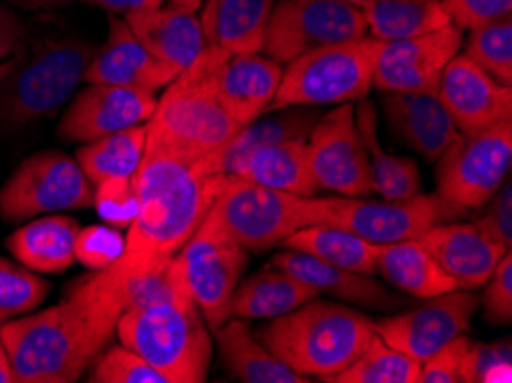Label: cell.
Returning a JSON list of instances; mask_svg holds the SVG:
<instances>
[{
    "label": "cell",
    "instance_id": "b9f144b4",
    "mask_svg": "<svg viewBox=\"0 0 512 383\" xmlns=\"http://www.w3.org/2000/svg\"><path fill=\"white\" fill-rule=\"evenodd\" d=\"M124 237L113 225H90L81 228L76 237V262H81L85 269H106L122 255Z\"/></svg>",
    "mask_w": 512,
    "mask_h": 383
},
{
    "label": "cell",
    "instance_id": "681fc988",
    "mask_svg": "<svg viewBox=\"0 0 512 383\" xmlns=\"http://www.w3.org/2000/svg\"><path fill=\"white\" fill-rule=\"evenodd\" d=\"M3 3L14 7V10L40 12V10H60V7L72 3V0H3Z\"/></svg>",
    "mask_w": 512,
    "mask_h": 383
},
{
    "label": "cell",
    "instance_id": "d6986e66",
    "mask_svg": "<svg viewBox=\"0 0 512 383\" xmlns=\"http://www.w3.org/2000/svg\"><path fill=\"white\" fill-rule=\"evenodd\" d=\"M180 74L152 56L138 37L131 33L127 21L118 14H108V37L102 49L95 51L83 83H106L120 88H134L157 95Z\"/></svg>",
    "mask_w": 512,
    "mask_h": 383
},
{
    "label": "cell",
    "instance_id": "e0dca14e",
    "mask_svg": "<svg viewBox=\"0 0 512 383\" xmlns=\"http://www.w3.org/2000/svg\"><path fill=\"white\" fill-rule=\"evenodd\" d=\"M437 97L453 117L460 134H480L512 122V88L480 69L464 53L448 62Z\"/></svg>",
    "mask_w": 512,
    "mask_h": 383
},
{
    "label": "cell",
    "instance_id": "7dc6e473",
    "mask_svg": "<svg viewBox=\"0 0 512 383\" xmlns=\"http://www.w3.org/2000/svg\"><path fill=\"white\" fill-rule=\"evenodd\" d=\"M26 37L28 30L23 26L19 14L14 12V7L5 5L3 0H0V62L10 58Z\"/></svg>",
    "mask_w": 512,
    "mask_h": 383
},
{
    "label": "cell",
    "instance_id": "cb8c5ba5",
    "mask_svg": "<svg viewBox=\"0 0 512 383\" xmlns=\"http://www.w3.org/2000/svg\"><path fill=\"white\" fill-rule=\"evenodd\" d=\"M382 104L395 136L423 159L437 161L460 136L446 106L430 92H384Z\"/></svg>",
    "mask_w": 512,
    "mask_h": 383
},
{
    "label": "cell",
    "instance_id": "f546056e",
    "mask_svg": "<svg viewBox=\"0 0 512 383\" xmlns=\"http://www.w3.org/2000/svg\"><path fill=\"white\" fill-rule=\"evenodd\" d=\"M354 117L368 156L370 191L379 193L384 200H407L421 193V175H418L416 163L384 150L382 140H379L375 104L366 97L359 99Z\"/></svg>",
    "mask_w": 512,
    "mask_h": 383
},
{
    "label": "cell",
    "instance_id": "bcb514c9",
    "mask_svg": "<svg viewBox=\"0 0 512 383\" xmlns=\"http://www.w3.org/2000/svg\"><path fill=\"white\" fill-rule=\"evenodd\" d=\"M444 3L460 30H471L483 23L512 17V0H444Z\"/></svg>",
    "mask_w": 512,
    "mask_h": 383
},
{
    "label": "cell",
    "instance_id": "2e32d148",
    "mask_svg": "<svg viewBox=\"0 0 512 383\" xmlns=\"http://www.w3.org/2000/svg\"><path fill=\"white\" fill-rule=\"evenodd\" d=\"M462 30L451 26L432 33L382 42L372 88L382 92H430L437 95L441 74L462 49Z\"/></svg>",
    "mask_w": 512,
    "mask_h": 383
},
{
    "label": "cell",
    "instance_id": "f6af8a7d",
    "mask_svg": "<svg viewBox=\"0 0 512 383\" xmlns=\"http://www.w3.org/2000/svg\"><path fill=\"white\" fill-rule=\"evenodd\" d=\"M476 223L487 237L499 241L501 246L512 250V179L506 177V182L499 186L490 200L483 207H478Z\"/></svg>",
    "mask_w": 512,
    "mask_h": 383
},
{
    "label": "cell",
    "instance_id": "d6a6232c",
    "mask_svg": "<svg viewBox=\"0 0 512 383\" xmlns=\"http://www.w3.org/2000/svg\"><path fill=\"white\" fill-rule=\"evenodd\" d=\"M281 246L301 250V253L313 255L317 260L363 273V276H375L377 273L379 246L370 244L359 234L336 228V225H306V228L292 232Z\"/></svg>",
    "mask_w": 512,
    "mask_h": 383
},
{
    "label": "cell",
    "instance_id": "ab89813d",
    "mask_svg": "<svg viewBox=\"0 0 512 383\" xmlns=\"http://www.w3.org/2000/svg\"><path fill=\"white\" fill-rule=\"evenodd\" d=\"M92 189H95V202H92V207L97 209L102 221L118 230H127L138 211L134 177L104 179V182L95 184Z\"/></svg>",
    "mask_w": 512,
    "mask_h": 383
},
{
    "label": "cell",
    "instance_id": "6da1fadb",
    "mask_svg": "<svg viewBox=\"0 0 512 383\" xmlns=\"http://www.w3.org/2000/svg\"><path fill=\"white\" fill-rule=\"evenodd\" d=\"M127 310L118 280L95 269L69 285L58 306L0 322L19 383H74L108 347Z\"/></svg>",
    "mask_w": 512,
    "mask_h": 383
},
{
    "label": "cell",
    "instance_id": "c3c4849f",
    "mask_svg": "<svg viewBox=\"0 0 512 383\" xmlns=\"http://www.w3.org/2000/svg\"><path fill=\"white\" fill-rule=\"evenodd\" d=\"M81 3L102 7L108 14H129L138 10H152V7L164 5V0H81Z\"/></svg>",
    "mask_w": 512,
    "mask_h": 383
},
{
    "label": "cell",
    "instance_id": "8992f818",
    "mask_svg": "<svg viewBox=\"0 0 512 383\" xmlns=\"http://www.w3.org/2000/svg\"><path fill=\"white\" fill-rule=\"evenodd\" d=\"M120 345L145 358L168 383H203L212 361V335L186 292L177 299L124 310L118 328Z\"/></svg>",
    "mask_w": 512,
    "mask_h": 383
},
{
    "label": "cell",
    "instance_id": "d590c367",
    "mask_svg": "<svg viewBox=\"0 0 512 383\" xmlns=\"http://www.w3.org/2000/svg\"><path fill=\"white\" fill-rule=\"evenodd\" d=\"M421 363L402 351L393 349L372 333V338L359 356L338 372L333 383H418Z\"/></svg>",
    "mask_w": 512,
    "mask_h": 383
},
{
    "label": "cell",
    "instance_id": "f907efd6",
    "mask_svg": "<svg viewBox=\"0 0 512 383\" xmlns=\"http://www.w3.org/2000/svg\"><path fill=\"white\" fill-rule=\"evenodd\" d=\"M0 383H19L17 374H14V370H12L10 356H7L3 340H0Z\"/></svg>",
    "mask_w": 512,
    "mask_h": 383
},
{
    "label": "cell",
    "instance_id": "ac0fdd59",
    "mask_svg": "<svg viewBox=\"0 0 512 383\" xmlns=\"http://www.w3.org/2000/svg\"><path fill=\"white\" fill-rule=\"evenodd\" d=\"M157 108L152 92L88 83L60 117L58 136L67 143H92L115 131L150 122Z\"/></svg>",
    "mask_w": 512,
    "mask_h": 383
},
{
    "label": "cell",
    "instance_id": "9c48e42d",
    "mask_svg": "<svg viewBox=\"0 0 512 383\" xmlns=\"http://www.w3.org/2000/svg\"><path fill=\"white\" fill-rule=\"evenodd\" d=\"M306 200L304 195L269 189L235 175H221L212 209L246 253H262L281 246L292 232L310 225Z\"/></svg>",
    "mask_w": 512,
    "mask_h": 383
},
{
    "label": "cell",
    "instance_id": "44dd1931",
    "mask_svg": "<svg viewBox=\"0 0 512 383\" xmlns=\"http://www.w3.org/2000/svg\"><path fill=\"white\" fill-rule=\"evenodd\" d=\"M416 239L430 250L439 267L462 289L483 287L494 273L496 264L501 262V257L510 253L499 241L487 237L476 223H439Z\"/></svg>",
    "mask_w": 512,
    "mask_h": 383
},
{
    "label": "cell",
    "instance_id": "603a6c76",
    "mask_svg": "<svg viewBox=\"0 0 512 383\" xmlns=\"http://www.w3.org/2000/svg\"><path fill=\"white\" fill-rule=\"evenodd\" d=\"M271 267L304 280L306 285L317 289V294H329L333 299L354 303V306L372 310H395L405 306V299L400 294H393L391 289L372 280V276L322 262L313 255L301 253V250L285 248L271 260Z\"/></svg>",
    "mask_w": 512,
    "mask_h": 383
},
{
    "label": "cell",
    "instance_id": "ffe728a7",
    "mask_svg": "<svg viewBox=\"0 0 512 383\" xmlns=\"http://www.w3.org/2000/svg\"><path fill=\"white\" fill-rule=\"evenodd\" d=\"M283 65L265 53L223 51L216 62L214 85L223 108L239 127L258 120L281 85Z\"/></svg>",
    "mask_w": 512,
    "mask_h": 383
},
{
    "label": "cell",
    "instance_id": "7a4b0ae2",
    "mask_svg": "<svg viewBox=\"0 0 512 383\" xmlns=\"http://www.w3.org/2000/svg\"><path fill=\"white\" fill-rule=\"evenodd\" d=\"M138 211L127 228L122 255L108 264L113 276L129 278L161 269L189 241L219 193L221 175H207L203 159H193L154 138L136 175Z\"/></svg>",
    "mask_w": 512,
    "mask_h": 383
},
{
    "label": "cell",
    "instance_id": "484cf974",
    "mask_svg": "<svg viewBox=\"0 0 512 383\" xmlns=\"http://www.w3.org/2000/svg\"><path fill=\"white\" fill-rule=\"evenodd\" d=\"M79 230L72 216H37L7 237V250L30 271L62 273L76 262Z\"/></svg>",
    "mask_w": 512,
    "mask_h": 383
},
{
    "label": "cell",
    "instance_id": "ba28073f",
    "mask_svg": "<svg viewBox=\"0 0 512 383\" xmlns=\"http://www.w3.org/2000/svg\"><path fill=\"white\" fill-rule=\"evenodd\" d=\"M306 202L310 225H336V228L359 234V237L377 246L416 239L432 225L457 221V218L467 214V209L453 205V202L441 198L439 193H418L407 200L382 202L347 198V195H336V198H315V195H310Z\"/></svg>",
    "mask_w": 512,
    "mask_h": 383
},
{
    "label": "cell",
    "instance_id": "7c38bea8",
    "mask_svg": "<svg viewBox=\"0 0 512 383\" xmlns=\"http://www.w3.org/2000/svg\"><path fill=\"white\" fill-rule=\"evenodd\" d=\"M366 35L363 12L345 0H278L271 7L262 53L290 65L310 51Z\"/></svg>",
    "mask_w": 512,
    "mask_h": 383
},
{
    "label": "cell",
    "instance_id": "5bb4252c",
    "mask_svg": "<svg viewBox=\"0 0 512 383\" xmlns=\"http://www.w3.org/2000/svg\"><path fill=\"white\" fill-rule=\"evenodd\" d=\"M308 161L320 189L347 198L370 193L368 156L356 127L352 101L338 104L315 122L306 138Z\"/></svg>",
    "mask_w": 512,
    "mask_h": 383
},
{
    "label": "cell",
    "instance_id": "4fadbf2b",
    "mask_svg": "<svg viewBox=\"0 0 512 383\" xmlns=\"http://www.w3.org/2000/svg\"><path fill=\"white\" fill-rule=\"evenodd\" d=\"M512 166V122L460 134L437 159V193L462 209L483 207Z\"/></svg>",
    "mask_w": 512,
    "mask_h": 383
},
{
    "label": "cell",
    "instance_id": "7bdbcfd3",
    "mask_svg": "<svg viewBox=\"0 0 512 383\" xmlns=\"http://www.w3.org/2000/svg\"><path fill=\"white\" fill-rule=\"evenodd\" d=\"M471 345L473 340L467 338V333L446 342L421 363L418 383H464V365H467Z\"/></svg>",
    "mask_w": 512,
    "mask_h": 383
},
{
    "label": "cell",
    "instance_id": "52a82bcc",
    "mask_svg": "<svg viewBox=\"0 0 512 383\" xmlns=\"http://www.w3.org/2000/svg\"><path fill=\"white\" fill-rule=\"evenodd\" d=\"M382 42L375 37H359L352 42L331 44L292 60L283 69L269 111L290 106H324L359 101L372 88L377 56Z\"/></svg>",
    "mask_w": 512,
    "mask_h": 383
},
{
    "label": "cell",
    "instance_id": "277c9868",
    "mask_svg": "<svg viewBox=\"0 0 512 383\" xmlns=\"http://www.w3.org/2000/svg\"><path fill=\"white\" fill-rule=\"evenodd\" d=\"M375 322L340 303L310 299L260 328L258 340L278 361L308 379L331 381L368 345Z\"/></svg>",
    "mask_w": 512,
    "mask_h": 383
},
{
    "label": "cell",
    "instance_id": "d4e9b609",
    "mask_svg": "<svg viewBox=\"0 0 512 383\" xmlns=\"http://www.w3.org/2000/svg\"><path fill=\"white\" fill-rule=\"evenodd\" d=\"M320 120L310 106H290L267 120H253L232 136L226 145L203 159L207 175H235L237 168L260 147L283 143V140H306L310 129Z\"/></svg>",
    "mask_w": 512,
    "mask_h": 383
},
{
    "label": "cell",
    "instance_id": "836d02e7",
    "mask_svg": "<svg viewBox=\"0 0 512 383\" xmlns=\"http://www.w3.org/2000/svg\"><path fill=\"white\" fill-rule=\"evenodd\" d=\"M361 12L370 37L379 42L425 35L453 23L444 0H382Z\"/></svg>",
    "mask_w": 512,
    "mask_h": 383
},
{
    "label": "cell",
    "instance_id": "1f68e13d",
    "mask_svg": "<svg viewBox=\"0 0 512 383\" xmlns=\"http://www.w3.org/2000/svg\"><path fill=\"white\" fill-rule=\"evenodd\" d=\"M235 177L304 198H310L320 189L310 170L306 140H283L260 147L237 168Z\"/></svg>",
    "mask_w": 512,
    "mask_h": 383
},
{
    "label": "cell",
    "instance_id": "f1b7e54d",
    "mask_svg": "<svg viewBox=\"0 0 512 383\" xmlns=\"http://www.w3.org/2000/svg\"><path fill=\"white\" fill-rule=\"evenodd\" d=\"M377 273H382L386 283L395 289L423 301L460 289L418 239L379 246Z\"/></svg>",
    "mask_w": 512,
    "mask_h": 383
},
{
    "label": "cell",
    "instance_id": "8fae6325",
    "mask_svg": "<svg viewBox=\"0 0 512 383\" xmlns=\"http://www.w3.org/2000/svg\"><path fill=\"white\" fill-rule=\"evenodd\" d=\"M95 202V189L74 156L40 152L28 156L0 189V216L7 223L88 209Z\"/></svg>",
    "mask_w": 512,
    "mask_h": 383
},
{
    "label": "cell",
    "instance_id": "60d3db41",
    "mask_svg": "<svg viewBox=\"0 0 512 383\" xmlns=\"http://www.w3.org/2000/svg\"><path fill=\"white\" fill-rule=\"evenodd\" d=\"M512 381V345L510 340H496L478 345L473 342L467 365H464V383H510Z\"/></svg>",
    "mask_w": 512,
    "mask_h": 383
},
{
    "label": "cell",
    "instance_id": "4dcf8cb0",
    "mask_svg": "<svg viewBox=\"0 0 512 383\" xmlns=\"http://www.w3.org/2000/svg\"><path fill=\"white\" fill-rule=\"evenodd\" d=\"M315 296H320L317 289L269 264L267 269L237 285L230 301V317L274 319L304 306Z\"/></svg>",
    "mask_w": 512,
    "mask_h": 383
},
{
    "label": "cell",
    "instance_id": "9a60e30c",
    "mask_svg": "<svg viewBox=\"0 0 512 383\" xmlns=\"http://www.w3.org/2000/svg\"><path fill=\"white\" fill-rule=\"evenodd\" d=\"M478 296L469 289L425 299L423 306L375 322V333L386 345L423 363L457 335L467 333L478 310Z\"/></svg>",
    "mask_w": 512,
    "mask_h": 383
},
{
    "label": "cell",
    "instance_id": "8d00e7d4",
    "mask_svg": "<svg viewBox=\"0 0 512 383\" xmlns=\"http://www.w3.org/2000/svg\"><path fill=\"white\" fill-rule=\"evenodd\" d=\"M464 56L503 85H512V17L471 28Z\"/></svg>",
    "mask_w": 512,
    "mask_h": 383
},
{
    "label": "cell",
    "instance_id": "3957f363",
    "mask_svg": "<svg viewBox=\"0 0 512 383\" xmlns=\"http://www.w3.org/2000/svg\"><path fill=\"white\" fill-rule=\"evenodd\" d=\"M95 46L72 35L26 37L0 65V129L51 117L83 83Z\"/></svg>",
    "mask_w": 512,
    "mask_h": 383
},
{
    "label": "cell",
    "instance_id": "4316f807",
    "mask_svg": "<svg viewBox=\"0 0 512 383\" xmlns=\"http://www.w3.org/2000/svg\"><path fill=\"white\" fill-rule=\"evenodd\" d=\"M274 0H205L200 26L207 44L230 53H262Z\"/></svg>",
    "mask_w": 512,
    "mask_h": 383
},
{
    "label": "cell",
    "instance_id": "7402d4cb",
    "mask_svg": "<svg viewBox=\"0 0 512 383\" xmlns=\"http://www.w3.org/2000/svg\"><path fill=\"white\" fill-rule=\"evenodd\" d=\"M124 21L154 58L177 72L189 67L207 49L203 26L189 7L168 3L124 14Z\"/></svg>",
    "mask_w": 512,
    "mask_h": 383
},
{
    "label": "cell",
    "instance_id": "ee69618b",
    "mask_svg": "<svg viewBox=\"0 0 512 383\" xmlns=\"http://www.w3.org/2000/svg\"><path fill=\"white\" fill-rule=\"evenodd\" d=\"M483 315L492 326L512 322V253L501 257L490 280L483 285Z\"/></svg>",
    "mask_w": 512,
    "mask_h": 383
},
{
    "label": "cell",
    "instance_id": "f5cc1de1",
    "mask_svg": "<svg viewBox=\"0 0 512 383\" xmlns=\"http://www.w3.org/2000/svg\"><path fill=\"white\" fill-rule=\"evenodd\" d=\"M345 3H349V5H354V7H359V10H363V7H370V5H375V3H382V0H345Z\"/></svg>",
    "mask_w": 512,
    "mask_h": 383
},
{
    "label": "cell",
    "instance_id": "e575fe53",
    "mask_svg": "<svg viewBox=\"0 0 512 383\" xmlns=\"http://www.w3.org/2000/svg\"><path fill=\"white\" fill-rule=\"evenodd\" d=\"M145 138L147 122L85 143L74 159L79 161L92 186L104 182V179L134 177L145 152Z\"/></svg>",
    "mask_w": 512,
    "mask_h": 383
},
{
    "label": "cell",
    "instance_id": "5b68a950",
    "mask_svg": "<svg viewBox=\"0 0 512 383\" xmlns=\"http://www.w3.org/2000/svg\"><path fill=\"white\" fill-rule=\"evenodd\" d=\"M223 51L226 49L207 44V49L166 85L147 122V138L193 159H205L242 129L216 95L214 72Z\"/></svg>",
    "mask_w": 512,
    "mask_h": 383
},
{
    "label": "cell",
    "instance_id": "83f0119b",
    "mask_svg": "<svg viewBox=\"0 0 512 383\" xmlns=\"http://www.w3.org/2000/svg\"><path fill=\"white\" fill-rule=\"evenodd\" d=\"M216 342H219L221 361L226 370L237 381L244 383H308L310 379L304 374L294 372L283 361L271 354L262 345L258 335L251 331L248 319L230 317L219 331H216Z\"/></svg>",
    "mask_w": 512,
    "mask_h": 383
},
{
    "label": "cell",
    "instance_id": "816d5d0a",
    "mask_svg": "<svg viewBox=\"0 0 512 383\" xmlns=\"http://www.w3.org/2000/svg\"><path fill=\"white\" fill-rule=\"evenodd\" d=\"M170 3H177V5H182V7H189V10H193V12H196L198 7L203 5V3H200V0H170Z\"/></svg>",
    "mask_w": 512,
    "mask_h": 383
},
{
    "label": "cell",
    "instance_id": "74e56055",
    "mask_svg": "<svg viewBox=\"0 0 512 383\" xmlns=\"http://www.w3.org/2000/svg\"><path fill=\"white\" fill-rule=\"evenodd\" d=\"M51 285L23 264L0 257V322L28 315L49 296Z\"/></svg>",
    "mask_w": 512,
    "mask_h": 383
},
{
    "label": "cell",
    "instance_id": "30bf717a",
    "mask_svg": "<svg viewBox=\"0 0 512 383\" xmlns=\"http://www.w3.org/2000/svg\"><path fill=\"white\" fill-rule=\"evenodd\" d=\"M191 299L203 315L209 331L230 319V301L248 264L246 250L230 237L214 209L177 253Z\"/></svg>",
    "mask_w": 512,
    "mask_h": 383
},
{
    "label": "cell",
    "instance_id": "f35d334b",
    "mask_svg": "<svg viewBox=\"0 0 512 383\" xmlns=\"http://www.w3.org/2000/svg\"><path fill=\"white\" fill-rule=\"evenodd\" d=\"M92 383H168L164 374L124 345L104 349L90 370Z\"/></svg>",
    "mask_w": 512,
    "mask_h": 383
},
{
    "label": "cell",
    "instance_id": "db71d44e",
    "mask_svg": "<svg viewBox=\"0 0 512 383\" xmlns=\"http://www.w3.org/2000/svg\"><path fill=\"white\" fill-rule=\"evenodd\" d=\"M200 3H203V0H200Z\"/></svg>",
    "mask_w": 512,
    "mask_h": 383
}]
</instances>
